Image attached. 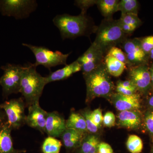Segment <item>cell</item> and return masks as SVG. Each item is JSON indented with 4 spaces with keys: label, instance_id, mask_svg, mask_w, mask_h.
<instances>
[{
    "label": "cell",
    "instance_id": "cell-1",
    "mask_svg": "<svg viewBox=\"0 0 153 153\" xmlns=\"http://www.w3.org/2000/svg\"><path fill=\"white\" fill-rule=\"evenodd\" d=\"M53 22L60 31L63 40L89 36L91 33H95L97 27L93 25L91 19L86 14L76 16L58 15L53 19Z\"/></svg>",
    "mask_w": 153,
    "mask_h": 153
},
{
    "label": "cell",
    "instance_id": "cell-2",
    "mask_svg": "<svg viewBox=\"0 0 153 153\" xmlns=\"http://www.w3.org/2000/svg\"><path fill=\"white\" fill-rule=\"evenodd\" d=\"M110 76L104 62L90 73L83 74L86 85V102L96 97H110L114 89Z\"/></svg>",
    "mask_w": 153,
    "mask_h": 153
},
{
    "label": "cell",
    "instance_id": "cell-3",
    "mask_svg": "<svg viewBox=\"0 0 153 153\" xmlns=\"http://www.w3.org/2000/svg\"><path fill=\"white\" fill-rule=\"evenodd\" d=\"M95 33L96 37L92 43L105 55L112 47L121 45L128 36L122 30L119 19L113 18L102 20Z\"/></svg>",
    "mask_w": 153,
    "mask_h": 153
},
{
    "label": "cell",
    "instance_id": "cell-4",
    "mask_svg": "<svg viewBox=\"0 0 153 153\" xmlns=\"http://www.w3.org/2000/svg\"><path fill=\"white\" fill-rule=\"evenodd\" d=\"M47 84L46 76H41L36 67L30 63L25 66L22 74L20 93L22 94L28 107L39 102L44 87Z\"/></svg>",
    "mask_w": 153,
    "mask_h": 153
},
{
    "label": "cell",
    "instance_id": "cell-5",
    "mask_svg": "<svg viewBox=\"0 0 153 153\" xmlns=\"http://www.w3.org/2000/svg\"><path fill=\"white\" fill-rule=\"evenodd\" d=\"M33 52L36 61L33 65L37 67L42 65L50 70L51 68L58 65H67L66 61L70 53L64 54L60 51H53L44 47L36 46L27 44H22Z\"/></svg>",
    "mask_w": 153,
    "mask_h": 153
},
{
    "label": "cell",
    "instance_id": "cell-6",
    "mask_svg": "<svg viewBox=\"0 0 153 153\" xmlns=\"http://www.w3.org/2000/svg\"><path fill=\"white\" fill-rule=\"evenodd\" d=\"M0 68L4 71L0 78L3 97L6 98L13 94L20 93L22 74L25 66L8 63Z\"/></svg>",
    "mask_w": 153,
    "mask_h": 153
},
{
    "label": "cell",
    "instance_id": "cell-7",
    "mask_svg": "<svg viewBox=\"0 0 153 153\" xmlns=\"http://www.w3.org/2000/svg\"><path fill=\"white\" fill-rule=\"evenodd\" d=\"M38 4L35 0H0V13L3 16L16 19H27L36 10Z\"/></svg>",
    "mask_w": 153,
    "mask_h": 153
},
{
    "label": "cell",
    "instance_id": "cell-8",
    "mask_svg": "<svg viewBox=\"0 0 153 153\" xmlns=\"http://www.w3.org/2000/svg\"><path fill=\"white\" fill-rule=\"evenodd\" d=\"M26 102L22 98L13 99L0 105L5 113L7 121L12 129L20 128L26 124Z\"/></svg>",
    "mask_w": 153,
    "mask_h": 153
},
{
    "label": "cell",
    "instance_id": "cell-9",
    "mask_svg": "<svg viewBox=\"0 0 153 153\" xmlns=\"http://www.w3.org/2000/svg\"><path fill=\"white\" fill-rule=\"evenodd\" d=\"M105 54L93 43L81 56L77 59L81 66L82 74L90 73L104 62Z\"/></svg>",
    "mask_w": 153,
    "mask_h": 153
},
{
    "label": "cell",
    "instance_id": "cell-10",
    "mask_svg": "<svg viewBox=\"0 0 153 153\" xmlns=\"http://www.w3.org/2000/svg\"><path fill=\"white\" fill-rule=\"evenodd\" d=\"M121 46L126 55L128 67L144 64L146 62L147 55L143 50L139 39H127Z\"/></svg>",
    "mask_w": 153,
    "mask_h": 153
},
{
    "label": "cell",
    "instance_id": "cell-11",
    "mask_svg": "<svg viewBox=\"0 0 153 153\" xmlns=\"http://www.w3.org/2000/svg\"><path fill=\"white\" fill-rule=\"evenodd\" d=\"M129 80H131L137 90L146 91L149 88L151 82L149 68L144 64L130 67L128 72Z\"/></svg>",
    "mask_w": 153,
    "mask_h": 153
},
{
    "label": "cell",
    "instance_id": "cell-12",
    "mask_svg": "<svg viewBox=\"0 0 153 153\" xmlns=\"http://www.w3.org/2000/svg\"><path fill=\"white\" fill-rule=\"evenodd\" d=\"M48 112L40 106L39 102L31 105L28 106L26 124L44 133Z\"/></svg>",
    "mask_w": 153,
    "mask_h": 153
},
{
    "label": "cell",
    "instance_id": "cell-13",
    "mask_svg": "<svg viewBox=\"0 0 153 153\" xmlns=\"http://www.w3.org/2000/svg\"><path fill=\"white\" fill-rule=\"evenodd\" d=\"M110 97L115 107L119 111H135L140 107V98L137 94L126 96L117 93L113 94Z\"/></svg>",
    "mask_w": 153,
    "mask_h": 153
},
{
    "label": "cell",
    "instance_id": "cell-14",
    "mask_svg": "<svg viewBox=\"0 0 153 153\" xmlns=\"http://www.w3.org/2000/svg\"><path fill=\"white\" fill-rule=\"evenodd\" d=\"M66 128V120L61 114L56 111L48 112L45 133L48 136L60 137Z\"/></svg>",
    "mask_w": 153,
    "mask_h": 153
},
{
    "label": "cell",
    "instance_id": "cell-15",
    "mask_svg": "<svg viewBox=\"0 0 153 153\" xmlns=\"http://www.w3.org/2000/svg\"><path fill=\"white\" fill-rule=\"evenodd\" d=\"M86 133L73 128H66L60 137L68 152L76 150L81 144Z\"/></svg>",
    "mask_w": 153,
    "mask_h": 153
},
{
    "label": "cell",
    "instance_id": "cell-16",
    "mask_svg": "<svg viewBox=\"0 0 153 153\" xmlns=\"http://www.w3.org/2000/svg\"><path fill=\"white\" fill-rule=\"evenodd\" d=\"M13 130L7 121L0 126V153H22L26 151L14 147L11 131Z\"/></svg>",
    "mask_w": 153,
    "mask_h": 153
},
{
    "label": "cell",
    "instance_id": "cell-17",
    "mask_svg": "<svg viewBox=\"0 0 153 153\" xmlns=\"http://www.w3.org/2000/svg\"><path fill=\"white\" fill-rule=\"evenodd\" d=\"M81 71V66L76 60L73 63L66 65L63 68L58 69L54 72H50L46 76L47 84L55 81L66 79L74 73Z\"/></svg>",
    "mask_w": 153,
    "mask_h": 153
},
{
    "label": "cell",
    "instance_id": "cell-18",
    "mask_svg": "<svg viewBox=\"0 0 153 153\" xmlns=\"http://www.w3.org/2000/svg\"><path fill=\"white\" fill-rule=\"evenodd\" d=\"M141 123L140 117L135 111H123L118 114V125L128 129H136L139 127Z\"/></svg>",
    "mask_w": 153,
    "mask_h": 153
},
{
    "label": "cell",
    "instance_id": "cell-19",
    "mask_svg": "<svg viewBox=\"0 0 153 153\" xmlns=\"http://www.w3.org/2000/svg\"><path fill=\"white\" fill-rule=\"evenodd\" d=\"M104 63L110 75L115 77L120 76L126 67L124 63L108 54H106L105 57Z\"/></svg>",
    "mask_w": 153,
    "mask_h": 153
},
{
    "label": "cell",
    "instance_id": "cell-20",
    "mask_svg": "<svg viewBox=\"0 0 153 153\" xmlns=\"http://www.w3.org/2000/svg\"><path fill=\"white\" fill-rule=\"evenodd\" d=\"M119 2L118 0H97L96 4L105 19H110L119 11Z\"/></svg>",
    "mask_w": 153,
    "mask_h": 153
},
{
    "label": "cell",
    "instance_id": "cell-21",
    "mask_svg": "<svg viewBox=\"0 0 153 153\" xmlns=\"http://www.w3.org/2000/svg\"><path fill=\"white\" fill-rule=\"evenodd\" d=\"M66 126L67 128L74 129L85 133L88 131L85 118L79 113L71 112L66 121Z\"/></svg>",
    "mask_w": 153,
    "mask_h": 153
},
{
    "label": "cell",
    "instance_id": "cell-22",
    "mask_svg": "<svg viewBox=\"0 0 153 153\" xmlns=\"http://www.w3.org/2000/svg\"><path fill=\"white\" fill-rule=\"evenodd\" d=\"M100 143L98 138L95 135L86 134L80 146L76 150L77 153H96L97 152Z\"/></svg>",
    "mask_w": 153,
    "mask_h": 153
},
{
    "label": "cell",
    "instance_id": "cell-23",
    "mask_svg": "<svg viewBox=\"0 0 153 153\" xmlns=\"http://www.w3.org/2000/svg\"><path fill=\"white\" fill-rule=\"evenodd\" d=\"M62 143L54 137L48 136L42 144L41 150L43 153H60Z\"/></svg>",
    "mask_w": 153,
    "mask_h": 153
},
{
    "label": "cell",
    "instance_id": "cell-24",
    "mask_svg": "<svg viewBox=\"0 0 153 153\" xmlns=\"http://www.w3.org/2000/svg\"><path fill=\"white\" fill-rule=\"evenodd\" d=\"M139 3L136 0H121L119 4V11L121 12V16L128 14L137 15Z\"/></svg>",
    "mask_w": 153,
    "mask_h": 153
},
{
    "label": "cell",
    "instance_id": "cell-25",
    "mask_svg": "<svg viewBox=\"0 0 153 153\" xmlns=\"http://www.w3.org/2000/svg\"><path fill=\"white\" fill-rule=\"evenodd\" d=\"M126 147L131 153H140L143 148L142 140L135 135H131L127 140Z\"/></svg>",
    "mask_w": 153,
    "mask_h": 153
},
{
    "label": "cell",
    "instance_id": "cell-26",
    "mask_svg": "<svg viewBox=\"0 0 153 153\" xmlns=\"http://www.w3.org/2000/svg\"><path fill=\"white\" fill-rule=\"evenodd\" d=\"M80 114L85 118L88 131L91 134H95L97 132L100 127L94 123L91 119L90 111L85 110L81 111Z\"/></svg>",
    "mask_w": 153,
    "mask_h": 153
},
{
    "label": "cell",
    "instance_id": "cell-27",
    "mask_svg": "<svg viewBox=\"0 0 153 153\" xmlns=\"http://www.w3.org/2000/svg\"><path fill=\"white\" fill-rule=\"evenodd\" d=\"M121 22L134 27L137 29L141 24V21L137 15L128 14L123 15L119 19Z\"/></svg>",
    "mask_w": 153,
    "mask_h": 153
},
{
    "label": "cell",
    "instance_id": "cell-28",
    "mask_svg": "<svg viewBox=\"0 0 153 153\" xmlns=\"http://www.w3.org/2000/svg\"><path fill=\"white\" fill-rule=\"evenodd\" d=\"M107 54L111 55L117 60L124 63L126 66H128V61L126 55L120 49L117 47H112L110 49Z\"/></svg>",
    "mask_w": 153,
    "mask_h": 153
},
{
    "label": "cell",
    "instance_id": "cell-29",
    "mask_svg": "<svg viewBox=\"0 0 153 153\" xmlns=\"http://www.w3.org/2000/svg\"><path fill=\"white\" fill-rule=\"evenodd\" d=\"M97 0H77L74 1L75 5L81 10L80 14L86 15L88 9L96 4Z\"/></svg>",
    "mask_w": 153,
    "mask_h": 153
},
{
    "label": "cell",
    "instance_id": "cell-30",
    "mask_svg": "<svg viewBox=\"0 0 153 153\" xmlns=\"http://www.w3.org/2000/svg\"><path fill=\"white\" fill-rule=\"evenodd\" d=\"M140 41L141 46L146 55L149 54L153 49V36H149L144 38Z\"/></svg>",
    "mask_w": 153,
    "mask_h": 153
},
{
    "label": "cell",
    "instance_id": "cell-31",
    "mask_svg": "<svg viewBox=\"0 0 153 153\" xmlns=\"http://www.w3.org/2000/svg\"><path fill=\"white\" fill-rule=\"evenodd\" d=\"M90 115L94 123L99 127H100L103 120V116L101 109L100 108H97L93 111H91Z\"/></svg>",
    "mask_w": 153,
    "mask_h": 153
},
{
    "label": "cell",
    "instance_id": "cell-32",
    "mask_svg": "<svg viewBox=\"0 0 153 153\" xmlns=\"http://www.w3.org/2000/svg\"><path fill=\"white\" fill-rule=\"evenodd\" d=\"M116 118L114 114L111 111H108L103 117V123L104 126L107 127H112L115 125Z\"/></svg>",
    "mask_w": 153,
    "mask_h": 153
},
{
    "label": "cell",
    "instance_id": "cell-33",
    "mask_svg": "<svg viewBox=\"0 0 153 153\" xmlns=\"http://www.w3.org/2000/svg\"><path fill=\"white\" fill-rule=\"evenodd\" d=\"M145 123L148 131L153 134V111H150L146 115Z\"/></svg>",
    "mask_w": 153,
    "mask_h": 153
},
{
    "label": "cell",
    "instance_id": "cell-34",
    "mask_svg": "<svg viewBox=\"0 0 153 153\" xmlns=\"http://www.w3.org/2000/svg\"><path fill=\"white\" fill-rule=\"evenodd\" d=\"M97 152L99 153H114L113 150L110 145L107 143H100L97 148Z\"/></svg>",
    "mask_w": 153,
    "mask_h": 153
},
{
    "label": "cell",
    "instance_id": "cell-35",
    "mask_svg": "<svg viewBox=\"0 0 153 153\" xmlns=\"http://www.w3.org/2000/svg\"><path fill=\"white\" fill-rule=\"evenodd\" d=\"M116 91L117 93L126 96H131L136 93L137 91L127 89L122 87L117 84L116 87Z\"/></svg>",
    "mask_w": 153,
    "mask_h": 153
},
{
    "label": "cell",
    "instance_id": "cell-36",
    "mask_svg": "<svg viewBox=\"0 0 153 153\" xmlns=\"http://www.w3.org/2000/svg\"><path fill=\"white\" fill-rule=\"evenodd\" d=\"M119 20L120 25L122 30L124 33L128 36L133 33L134 31L136 29L133 26L121 22L120 19H119Z\"/></svg>",
    "mask_w": 153,
    "mask_h": 153
},
{
    "label": "cell",
    "instance_id": "cell-37",
    "mask_svg": "<svg viewBox=\"0 0 153 153\" xmlns=\"http://www.w3.org/2000/svg\"><path fill=\"white\" fill-rule=\"evenodd\" d=\"M117 84L127 89L137 91L136 87L134 83L129 79L125 81H119L117 82Z\"/></svg>",
    "mask_w": 153,
    "mask_h": 153
},
{
    "label": "cell",
    "instance_id": "cell-38",
    "mask_svg": "<svg viewBox=\"0 0 153 153\" xmlns=\"http://www.w3.org/2000/svg\"><path fill=\"white\" fill-rule=\"evenodd\" d=\"M7 121L5 113L2 109L0 108V126Z\"/></svg>",
    "mask_w": 153,
    "mask_h": 153
},
{
    "label": "cell",
    "instance_id": "cell-39",
    "mask_svg": "<svg viewBox=\"0 0 153 153\" xmlns=\"http://www.w3.org/2000/svg\"><path fill=\"white\" fill-rule=\"evenodd\" d=\"M149 71L150 73L151 81L153 84V65L151 67V68H149Z\"/></svg>",
    "mask_w": 153,
    "mask_h": 153
},
{
    "label": "cell",
    "instance_id": "cell-40",
    "mask_svg": "<svg viewBox=\"0 0 153 153\" xmlns=\"http://www.w3.org/2000/svg\"><path fill=\"white\" fill-rule=\"evenodd\" d=\"M149 104L150 106L153 109V96L151 97L149 100Z\"/></svg>",
    "mask_w": 153,
    "mask_h": 153
},
{
    "label": "cell",
    "instance_id": "cell-41",
    "mask_svg": "<svg viewBox=\"0 0 153 153\" xmlns=\"http://www.w3.org/2000/svg\"><path fill=\"white\" fill-rule=\"evenodd\" d=\"M149 55H150L151 58L153 60V49H152L150 52Z\"/></svg>",
    "mask_w": 153,
    "mask_h": 153
},
{
    "label": "cell",
    "instance_id": "cell-42",
    "mask_svg": "<svg viewBox=\"0 0 153 153\" xmlns=\"http://www.w3.org/2000/svg\"><path fill=\"white\" fill-rule=\"evenodd\" d=\"M151 153H153V146L152 148V150H151Z\"/></svg>",
    "mask_w": 153,
    "mask_h": 153
},
{
    "label": "cell",
    "instance_id": "cell-43",
    "mask_svg": "<svg viewBox=\"0 0 153 153\" xmlns=\"http://www.w3.org/2000/svg\"><path fill=\"white\" fill-rule=\"evenodd\" d=\"M99 153L98 152H97V153Z\"/></svg>",
    "mask_w": 153,
    "mask_h": 153
}]
</instances>
